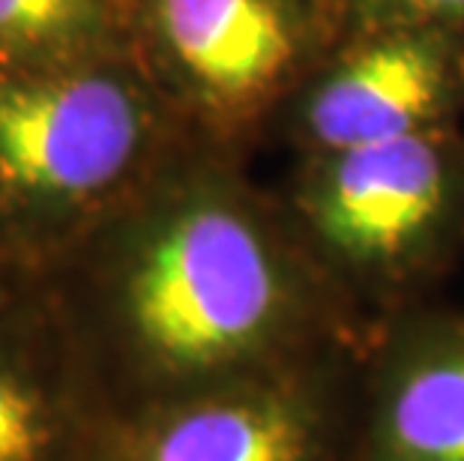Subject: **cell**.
<instances>
[{
  "label": "cell",
  "mask_w": 464,
  "mask_h": 461,
  "mask_svg": "<svg viewBox=\"0 0 464 461\" xmlns=\"http://www.w3.org/2000/svg\"><path fill=\"white\" fill-rule=\"evenodd\" d=\"M39 279L117 419L372 330L285 204L192 141Z\"/></svg>",
  "instance_id": "cell-1"
},
{
  "label": "cell",
  "mask_w": 464,
  "mask_h": 461,
  "mask_svg": "<svg viewBox=\"0 0 464 461\" xmlns=\"http://www.w3.org/2000/svg\"><path fill=\"white\" fill-rule=\"evenodd\" d=\"M189 144L135 54L0 70V249L39 276Z\"/></svg>",
  "instance_id": "cell-2"
},
{
  "label": "cell",
  "mask_w": 464,
  "mask_h": 461,
  "mask_svg": "<svg viewBox=\"0 0 464 461\" xmlns=\"http://www.w3.org/2000/svg\"><path fill=\"white\" fill-rule=\"evenodd\" d=\"M285 210L327 276L374 323L420 306L464 243V147L440 130L309 153Z\"/></svg>",
  "instance_id": "cell-3"
},
{
  "label": "cell",
  "mask_w": 464,
  "mask_h": 461,
  "mask_svg": "<svg viewBox=\"0 0 464 461\" xmlns=\"http://www.w3.org/2000/svg\"><path fill=\"white\" fill-rule=\"evenodd\" d=\"M333 0H132V54L192 144L234 153L342 39Z\"/></svg>",
  "instance_id": "cell-4"
},
{
  "label": "cell",
  "mask_w": 464,
  "mask_h": 461,
  "mask_svg": "<svg viewBox=\"0 0 464 461\" xmlns=\"http://www.w3.org/2000/svg\"><path fill=\"white\" fill-rule=\"evenodd\" d=\"M362 348L117 419L108 461H351Z\"/></svg>",
  "instance_id": "cell-5"
},
{
  "label": "cell",
  "mask_w": 464,
  "mask_h": 461,
  "mask_svg": "<svg viewBox=\"0 0 464 461\" xmlns=\"http://www.w3.org/2000/svg\"><path fill=\"white\" fill-rule=\"evenodd\" d=\"M464 105V34L383 27L344 34L291 96L305 153L450 130Z\"/></svg>",
  "instance_id": "cell-6"
},
{
  "label": "cell",
  "mask_w": 464,
  "mask_h": 461,
  "mask_svg": "<svg viewBox=\"0 0 464 461\" xmlns=\"http://www.w3.org/2000/svg\"><path fill=\"white\" fill-rule=\"evenodd\" d=\"M114 426L43 279L0 282V461H108Z\"/></svg>",
  "instance_id": "cell-7"
},
{
  "label": "cell",
  "mask_w": 464,
  "mask_h": 461,
  "mask_svg": "<svg viewBox=\"0 0 464 461\" xmlns=\"http://www.w3.org/2000/svg\"><path fill=\"white\" fill-rule=\"evenodd\" d=\"M351 461H464V312L420 303L372 323Z\"/></svg>",
  "instance_id": "cell-8"
},
{
  "label": "cell",
  "mask_w": 464,
  "mask_h": 461,
  "mask_svg": "<svg viewBox=\"0 0 464 461\" xmlns=\"http://www.w3.org/2000/svg\"><path fill=\"white\" fill-rule=\"evenodd\" d=\"M132 54V0H0V70H69Z\"/></svg>",
  "instance_id": "cell-9"
},
{
  "label": "cell",
  "mask_w": 464,
  "mask_h": 461,
  "mask_svg": "<svg viewBox=\"0 0 464 461\" xmlns=\"http://www.w3.org/2000/svg\"><path fill=\"white\" fill-rule=\"evenodd\" d=\"M342 34L413 27L464 34V0H333Z\"/></svg>",
  "instance_id": "cell-10"
},
{
  "label": "cell",
  "mask_w": 464,
  "mask_h": 461,
  "mask_svg": "<svg viewBox=\"0 0 464 461\" xmlns=\"http://www.w3.org/2000/svg\"><path fill=\"white\" fill-rule=\"evenodd\" d=\"M15 276H24V273H15L13 267H9L4 249H0V282H9V279H15Z\"/></svg>",
  "instance_id": "cell-11"
}]
</instances>
